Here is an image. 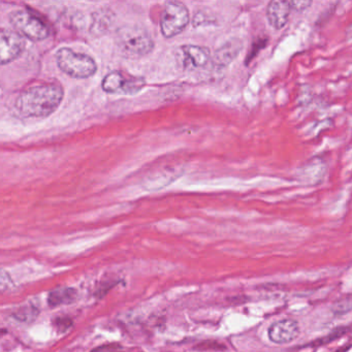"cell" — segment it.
<instances>
[{
    "instance_id": "cell-1",
    "label": "cell",
    "mask_w": 352,
    "mask_h": 352,
    "mask_svg": "<svg viewBox=\"0 0 352 352\" xmlns=\"http://www.w3.org/2000/svg\"><path fill=\"white\" fill-rule=\"evenodd\" d=\"M63 96V88L59 84L46 83L32 86L18 96L16 108L24 116L45 118L58 109Z\"/></svg>"
},
{
    "instance_id": "cell-2",
    "label": "cell",
    "mask_w": 352,
    "mask_h": 352,
    "mask_svg": "<svg viewBox=\"0 0 352 352\" xmlns=\"http://www.w3.org/2000/svg\"><path fill=\"white\" fill-rule=\"evenodd\" d=\"M117 46L129 58H140L152 52L153 40L150 34L138 26L121 28L117 34Z\"/></svg>"
},
{
    "instance_id": "cell-3",
    "label": "cell",
    "mask_w": 352,
    "mask_h": 352,
    "mask_svg": "<svg viewBox=\"0 0 352 352\" xmlns=\"http://www.w3.org/2000/svg\"><path fill=\"white\" fill-rule=\"evenodd\" d=\"M56 61L61 72L75 79H87L98 71V65L92 57L69 48L59 49Z\"/></svg>"
},
{
    "instance_id": "cell-4",
    "label": "cell",
    "mask_w": 352,
    "mask_h": 352,
    "mask_svg": "<svg viewBox=\"0 0 352 352\" xmlns=\"http://www.w3.org/2000/svg\"><path fill=\"white\" fill-rule=\"evenodd\" d=\"M9 19L18 34L34 42L46 40L50 34L46 24L26 10L12 12Z\"/></svg>"
},
{
    "instance_id": "cell-5",
    "label": "cell",
    "mask_w": 352,
    "mask_h": 352,
    "mask_svg": "<svg viewBox=\"0 0 352 352\" xmlns=\"http://www.w3.org/2000/svg\"><path fill=\"white\" fill-rule=\"evenodd\" d=\"M189 20L190 17L188 9L183 3L177 1L166 3L160 17V30L162 36L166 38L178 36L184 32L189 24Z\"/></svg>"
},
{
    "instance_id": "cell-6",
    "label": "cell",
    "mask_w": 352,
    "mask_h": 352,
    "mask_svg": "<svg viewBox=\"0 0 352 352\" xmlns=\"http://www.w3.org/2000/svg\"><path fill=\"white\" fill-rule=\"evenodd\" d=\"M145 86L140 78H126L120 72H112L102 80V87L108 94H133Z\"/></svg>"
},
{
    "instance_id": "cell-7",
    "label": "cell",
    "mask_w": 352,
    "mask_h": 352,
    "mask_svg": "<svg viewBox=\"0 0 352 352\" xmlns=\"http://www.w3.org/2000/svg\"><path fill=\"white\" fill-rule=\"evenodd\" d=\"M23 36L13 30H3L0 34V61L5 65L19 58L25 50Z\"/></svg>"
},
{
    "instance_id": "cell-8",
    "label": "cell",
    "mask_w": 352,
    "mask_h": 352,
    "mask_svg": "<svg viewBox=\"0 0 352 352\" xmlns=\"http://www.w3.org/2000/svg\"><path fill=\"white\" fill-rule=\"evenodd\" d=\"M269 338L276 344H287L300 335V325L294 319H282L270 327Z\"/></svg>"
},
{
    "instance_id": "cell-9",
    "label": "cell",
    "mask_w": 352,
    "mask_h": 352,
    "mask_svg": "<svg viewBox=\"0 0 352 352\" xmlns=\"http://www.w3.org/2000/svg\"><path fill=\"white\" fill-rule=\"evenodd\" d=\"M289 1L273 0L267 7V19L270 25L276 30L285 28L292 13Z\"/></svg>"
},
{
    "instance_id": "cell-10",
    "label": "cell",
    "mask_w": 352,
    "mask_h": 352,
    "mask_svg": "<svg viewBox=\"0 0 352 352\" xmlns=\"http://www.w3.org/2000/svg\"><path fill=\"white\" fill-rule=\"evenodd\" d=\"M243 45L240 38H232L224 43L216 50L214 54L213 63L216 67H226L232 63L242 52Z\"/></svg>"
},
{
    "instance_id": "cell-11",
    "label": "cell",
    "mask_w": 352,
    "mask_h": 352,
    "mask_svg": "<svg viewBox=\"0 0 352 352\" xmlns=\"http://www.w3.org/2000/svg\"><path fill=\"white\" fill-rule=\"evenodd\" d=\"M181 52L183 54L184 65L190 69L205 67L211 60V52L205 47L186 45L181 47Z\"/></svg>"
},
{
    "instance_id": "cell-12",
    "label": "cell",
    "mask_w": 352,
    "mask_h": 352,
    "mask_svg": "<svg viewBox=\"0 0 352 352\" xmlns=\"http://www.w3.org/2000/svg\"><path fill=\"white\" fill-rule=\"evenodd\" d=\"M78 298L77 290L74 288H59L49 294L48 302L51 307L61 306V305L72 304Z\"/></svg>"
},
{
    "instance_id": "cell-13",
    "label": "cell",
    "mask_w": 352,
    "mask_h": 352,
    "mask_svg": "<svg viewBox=\"0 0 352 352\" xmlns=\"http://www.w3.org/2000/svg\"><path fill=\"white\" fill-rule=\"evenodd\" d=\"M38 310L34 306L22 307V308L18 309L17 312L15 313V318L17 320L22 321V322H30V321L34 320L36 317L38 316Z\"/></svg>"
},
{
    "instance_id": "cell-14",
    "label": "cell",
    "mask_w": 352,
    "mask_h": 352,
    "mask_svg": "<svg viewBox=\"0 0 352 352\" xmlns=\"http://www.w3.org/2000/svg\"><path fill=\"white\" fill-rule=\"evenodd\" d=\"M352 310V296H345V298H342V300H338L337 302H335V305L333 306V314L335 315H342L346 314V313L350 312Z\"/></svg>"
},
{
    "instance_id": "cell-15",
    "label": "cell",
    "mask_w": 352,
    "mask_h": 352,
    "mask_svg": "<svg viewBox=\"0 0 352 352\" xmlns=\"http://www.w3.org/2000/svg\"><path fill=\"white\" fill-rule=\"evenodd\" d=\"M267 38H259L258 41H256V42L254 43V45H253L252 48H251V51L250 53H249L248 56H247L246 63H248L249 61L254 59V57L256 56L257 53H258L261 49L265 48V47L267 46Z\"/></svg>"
},
{
    "instance_id": "cell-16",
    "label": "cell",
    "mask_w": 352,
    "mask_h": 352,
    "mask_svg": "<svg viewBox=\"0 0 352 352\" xmlns=\"http://www.w3.org/2000/svg\"><path fill=\"white\" fill-rule=\"evenodd\" d=\"M14 283L12 281L11 277L9 274L1 270V276H0V287H1V292H6V290L11 289L13 287Z\"/></svg>"
},
{
    "instance_id": "cell-17",
    "label": "cell",
    "mask_w": 352,
    "mask_h": 352,
    "mask_svg": "<svg viewBox=\"0 0 352 352\" xmlns=\"http://www.w3.org/2000/svg\"><path fill=\"white\" fill-rule=\"evenodd\" d=\"M289 5L294 11L304 12L312 6V1H308V0H294V1H289Z\"/></svg>"
},
{
    "instance_id": "cell-18",
    "label": "cell",
    "mask_w": 352,
    "mask_h": 352,
    "mask_svg": "<svg viewBox=\"0 0 352 352\" xmlns=\"http://www.w3.org/2000/svg\"><path fill=\"white\" fill-rule=\"evenodd\" d=\"M345 36L346 40L352 41V24H350L347 30H346Z\"/></svg>"
}]
</instances>
